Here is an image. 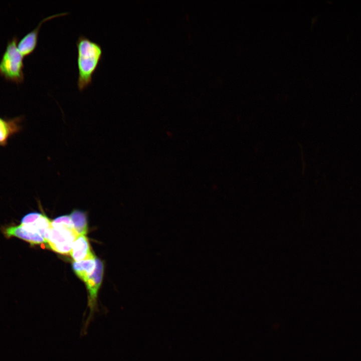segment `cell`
<instances>
[{"label": "cell", "instance_id": "obj_9", "mask_svg": "<svg viewBox=\"0 0 361 361\" xmlns=\"http://www.w3.org/2000/svg\"><path fill=\"white\" fill-rule=\"evenodd\" d=\"M96 266L95 259L74 261L72 264L73 270L76 275L84 282L94 272Z\"/></svg>", "mask_w": 361, "mask_h": 361}, {"label": "cell", "instance_id": "obj_10", "mask_svg": "<svg viewBox=\"0 0 361 361\" xmlns=\"http://www.w3.org/2000/svg\"><path fill=\"white\" fill-rule=\"evenodd\" d=\"M74 224V228L79 235H85L88 231L87 216L85 213L79 210H73L69 215Z\"/></svg>", "mask_w": 361, "mask_h": 361}, {"label": "cell", "instance_id": "obj_6", "mask_svg": "<svg viewBox=\"0 0 361 361\" xmlns=\"http://www.w3.org/2000/svg\"><path fill=\"white\" fill-rule=\"evenodd\" d=\"M3 232L8 238L15 237L28 242L31 245L47 243L46 240L39 233L27 230L22 225L5 227L3 229Z\"/></svg>", "mask_w": 361, "mask_h": 361}, {"label": "cell", "instance_id": "obj_1", "mask_svg": "<svg viewBox=\"0 0 361 361\" xmlns=\"http://www.w3.org/2000/svg\"><path fill=\"white\" fill-rule=\"evenodd\" d=\"M78 77L77 86L82 92L92 83L93 76L102 58L103 50L100 45L83 35L76 42Z\"/></svg>", "mask_w": 361, "mask_h": 361}, {"label": "cell", "instance_id": "obj_4", "mask_svg": "<svg viewBox=\"0 0 361 361\" xmlns=\"http://www.w3.org/2000/svg\"><path fill=\"white\" fill-rule=\"evenodd\" d=\"M96 266L94 272L85 282L88 294V307L89 310L83 324L81 330L83 335L86 334L89 324L93 320L95 314L98 311L97 296L103 276L104 265L103 262L96 258Z\"/></svg>", "mask_w": 361, "mask_h": 361}, {"label": "cell", "instance_id": "obj_11", "mask_svg": "<svg viewBox=\"0 0 361 361\" xmlns=\"http://www.w3.org/2000/svg\"><path fill=\"white\" fill-rule=\"evenodd\" d=\"M30 224L34 227L36 232L46 240L47 243L51 228V221L50 219L42 214L34 223Z\"/></svg>", "mask_w": 361, "mask_h": 361}, {"label": "cell", "instance_id": "obj_2", "mask_svg": "<svg viewBox=\"0 0 361 361\" xmlns=\"http://www.w3.org/2000/svg\"><path fill=\"white\" fill-rule=\"evenodd\" d=\"M79 236L70 216H61L51 221L47 243L54 252L68 255H70L74 241Z\"/></svg>", "mask_w": 361, "mask_h": 361}, {"label": "cell", "instance_id": "obj_5", "mask_svg": "<svg viewBox=\"0 0 361 361\" xmlns=\"http://www.w3.org/2000/svg\"><path fill=\"white\" fill-rule=\"evenodd\" d=\"M68 14L67 12L58 13L45 18L40 22L34 29L25 35L18 44V50L22 56L24 57L28 56L35 50L38 44L39 31L44 23L52 19Z\"/></svg>", "mask_w": 361, "mask_h": 361}, {"label": "cell", "instance_id": "obj_8", "mask_svg": "<svg viewBox=\"0 0 361 361\" xmlns=\"http://www.w3.org/2000/svg\"><path fill=\"white\" fill-rule=\"evenodd\" d=\"M20 118L5 119L0 117V146H5L10 137L20 130Z\"/></svg>", "mask_w": 361, "mask_h": 361}, {"label": "cell", "instance_id": "obj_3", "mask_svg": "<svg viewBox=\"0 0 361 361\" xmlns=\"http://www.w3.org/2000/svg\"><path fill=\"white\" fill-rule=\"evenodd\" d=\"M18 38L13 37L8 42L0 61V75L5 79L17 84L24 80V57L18 48Z\"/></svg>", "mask_w": 361, "mask_h": 361}, {"label": "cell", "instance_id": "obj_12", "mask_svg": "<svg viewBox=\"0 0 361 361\" xmlns=\"http://www.w3.org/2000/svg\"><path fill=\"white\" fill-rule=\"evenodd\" d=\"M42 214L38 212H31L24 216L21 220L22 225L34 223Z\"/></svg>", "mask_w": 361, "mask_h": 361}, {"label": "cell", "instance_id": "obj_7", "mask_svg": "<svg viewBox=\"0 0 361 361\" xmlns=\"http://www.w3.org/2000/svg\"><path fill=\"white\" fill-rule=\"evenodd\" d=\"M70 255L75 262L96 258L91 251L88 240L85 235H79L74 241Z\"/></svg>", "mask_w": 361, "mask_h": 361}]
</instances>
